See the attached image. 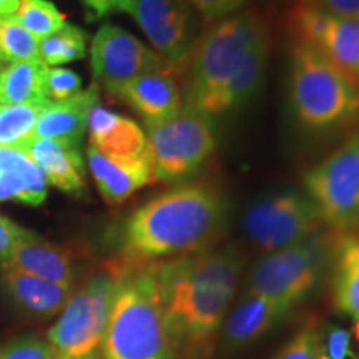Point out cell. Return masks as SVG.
Here are the masks:
<instances>
[{"instance_id":"8","label":"cell","mask_w":359,"mask_h":359,"mask_svg":"<svg viewBox=\"0 0 359 359\" xmlns=\"http://www.w3.org/2000/svg\"><path fill=\"white\" fill-rule=\"evenodd\" d=\"M145 127L156 182H188L217 148L212 120L187 103L172 118Z\"/></svg>"},{"instance_id":"31","label":"cell","mask_w":359,"mask_h":359,"mask_svg":"<svg viewBox=\"0 0 359 359\" xmlns=\"http://www.w3.org/2000/svg\"><path fill=\"white\" fill-rule=\"evenodd\" d=\"M82 79L75 72L67 69H47L45 74V97L50 103L65 102L82 92Z\"/></svg>"},{"instance_id":"2","label":"cell","mask_w":359,"mask_h":359,"mask_svg":"<svg viewBox=\"0 0 359 359\" xmlns=\"http://www.w3.org/2000/svg\"><path fill=\"white\" fill-rule=\"evenodd\" d=\"M226 213V196L217 183H177L127 218L120 258L156 263L213 248L224 230Z\"/></svg>"},{"instance_id":"36","label":"cell","mask_w":359,"mask_h":359,"mask_svg":"<svg viewBox=\"0 0 359 359\" xmlns=\"http://www.w3.org/2000/svg\"><path fill=\"white\" fill-rule=\"evenodd\" d=\"M83 2L97 17H103L114 11H123L127 0H83Z\"/></svg>"},{"instance_id":"22","label":"cell","mask_w":359,"mask_h":359,"mask_svg":"<svg viewBox=\"0 0 359 359\" xmlns=\"http://www.w3.org/2000/svg\"><path fill=\"white\" fill-rule=\"evenodd\" d=\"M97 103L98 88L95 85L69 100L50 103L40 114L32 138H50L80 147L88 127L90 111Z\"/></svg>"},{"instance_id":"17","label":"cell","mask_w":359,"mask_h":359,"mask_svg":"<svg viewBox=\"0 0 359 359\" xmlns=\"http://www.w3.org/2000/svg\"><path fill=\"white\" fill-rule=\"evenodd\" d=\"M75 253L69 246L50 243L32 233L12 251L4 268H13L43 280L74 286Z\"/></svg>"},{"instance_id":"6","label":"cell","mask_w":359,"mask_h":359,"mask_svg":"<svg viewBox=\"0 0 359 359\" xmlns=\"http://www.w3.org/2000/svg\"><path fill=\"white\" fill-rule=\"evenodd\" d=\"M123 269L122 258L109 259L98 264L79 290H74L47 334L53 358L82 359L100 351Z\"/></svg>"},{"instance_id":"24","label":"cell","mask_w":359,"mask_h":359,"mask_svg":"<svg viewBox=\"0 0 359 359\" xmlns=\"http://www.w3.org/2000/svg\"><path fill=\"white\" fill-rule=\"evenodd\" d=\"M0 180L13 200L39 206L47 198L48 183L42 168L19 148H0Z\"/></svg>"},{"instance_id":"41","label":"cell","mask_w":359,"mask_h":359,"mask_svg":"<svg viewBox=\"0 0 359 359\" xmlns=\"http://www.w3.org/2000/svg\"><path fill=\"white\" fill-rule=\"evenodd\" d=\"M353 359H359V358H356V356H354V358H353Z\"/></svg>"},{"instance_id":"37","label":"cell","mask_w":359,"mask_h":359,"mask_svg":"<svg viewBox=\"0 0 359 359\" xmlns=\"http://www.w3.org/2000/svg\"><path fill=\"white\" fill-rule=\"evenodd\" d=\"M19 4L20 0H0V15H13L17 12V8H19Z\"/></svg>"},{"instance_id":"39","label":"cell","mask_w":359,"mask_h":359,"mask_svg":"<svg viewBox=\"0 0 359 359\" xmlns=\"http://www.w3.org/2000/svg\"><path fill=\"white\" fill-rule=\"evenodd\" d=\"M354 338H356V343L359 344V321H356V325H354Z\"/></svg>"},{"instance_id":"12","label":"cell","mask_w":359,"mask_h":359,"mask_svg":"<svg viewBox=\"0 0 359 359\" xmlns=\"http://www.w3.org/2000/svg\"><path fill=\"white\" fill-rule=\"evenodd\" d=\"M286 22L296 42L311 45L359 83V22L330 15L309 0H294Z\"/></svg>"},{"instance_id":"10","label":"cell","mask_w":359,"mask_h":359,"mask_svg":"<svg viewBox=\"0 0 359 359\" xmlns=\"http://www.w3.org/2000/svg\"><path fill=\"white\" fill-rule=\"evenodd\" d=\"M241 228L250 243L268 255L318 235L325 224L308 195L280 191L251 203Z\"/></svg>"},{"instance_id":"23","label":"cell","mask_w":359,"mask_h":359,"mask_svg":"<svg viewBox=\"0 0 359 359\" xmlns=\"http://www.w3.org/2000/svg\"><path fill=\"white\" fill-rule=\"evenodd\" d=\"M330 264L334 308L356 323L359 321V233L334 236Z\"/></svg>"},{"instance_id":"28","label":"cell","mask_w":359,"mask_h":359,"mask_svg":"<svg viewBox=\"0 0 359 359\" xmlns=\"http://www.w3.org/2000/svg\"><path fill=\"white\" fill-rule=\"evenodd\" d=\"M0 58L12 64L40 58L39 39L13 15L0 17Z\"/></svg>"},{"instance_id":"30","label":"cell","mask_w":359,"mask_h":359,"mask_svg":"<svg viewBox=\"0 0 359 359\" xmlns=\"http://www.w3.org/2000/svg\"><path fill=\"white\" fill-rule=\"evenodd\" d=\"M273 359H321V325L308 320Z\"/></svg>"},{"instance_id":"32","label":"cell","mask_w":359,"mask_h":359,"mask_svg":"<svg viewBox=\"0 0 359 359\" xmlns=\"http://www.w3.org/2000/svg\"><path fill=\"white\" fill-rule=\"evenodd\" d=\"M0 359H55L47 339L19 336L0 344Z\"/></svg>"},{"instance_id":"14","label":"cell","mask_w":359,"mask_h":359,"mask_svg":"<svg viewBox=\"0 0 359 359\" xmlns=\"http://www.w3.org/2000/svg\"><path fill=\"white\" fill-rule=\"evenodd\" d=\"M290 311L263 296L246 291L243 298L230 308L219 334V346L224 356L236 354L275 331Z\"/></svg>"},{"instance_id":"38","label":"cell","mask_w":359,"mask_h":359,"mask_svg":"<svg viewBox=\"0 0 359 359\" xmlns=\"http://www.w3.org/2000/svg\"><path fill=\"white\" fill-rule=\"evenodd\" d=\"M4 200H12V193L11 190H8V187L6 185V183L0 180V201Z\"/></svg>"},{"instance_id":"9","label":"cell","mask_w":359,"mask_h":359,"mask_svg":"<svg viewBox=\"0 0 359 359\" xmlns=\"http://www.w3.org/2000/svg\"><path fill=\"white\" fill-rule=\"evenodd\" d=\"M308 198L334 235L359 233V130L303 177Z\"/></svg>"},{"instance_id":"40","label":"cell","mask_w":359,"mask_h":359,"mask_svg":"<svg viewBox=\"0 0 359 359\" xmlns=\"http://www.w3.org/2000/svg\"><path fill=\"white\" fill-rule=\"evenodd\" d=\"M82 359H102V358H100V351L90 354V356H85V358H82Z\"/></svg>"},{"instance_id":"25","label":"cell","mask_w":359,"mask_h":359,"mask_svg":"<svg viewBox=\"0 0 359 359\" xmlns=\"http://www.w3.org/2000/svg\"><path fill=\"white\" fill-rule=\"evenodd\" d=\"M47 69L35 58L15 62L0 72V105H50L43 90Z\"/></svg>"},{"instance_id":"34","label":"cell","mask_w":359,"mask_h":359,"mask_svg":"<svg viewBox=\"0 0 359 359\" xmlns=\"http://www.w3.org/2000/svg\"><path fill=\"white\" fill-rule=\"evenodd\" d=\"M32 233L0 215V264L6 263L12 251Z\"/></svg>"},{"instance_id":"3","label":"cell","mask_w":359,"mask_h":359,"mask_svg":"<svg viewBox=\"0 0 359 359\" xmlns=\"http://www.w3.org/2000/svg\"><path fill=\"white\" fill-rule=\"evenodd\" d=\"M123 262L100 358L177 359L165 326L154 263Z\"/></svg>"},{"instance_id":"1","label":"cell","mask_w":359,"mask_h":359,"mask_svg":"<svg viewBox=\"0 0 359 359\" xmlns=\"http://www.w3.org/2000/svg\"><path fill=\"white\" fill-rule=\"evenodd\" d=\"M165 326L177 359H213L240 286L243 259L233 246L154 263Z\"/></svg>"},{"instance_id":"27","label":"cell","mask_w":359,"mask_h":359,"mask_svg":"<svg viewBox=\"0 0 359 359\" xmlns=\"http://www.w3.org/2000/svg\"><path fill=\"white\" fill-rule=\"evenodd\" d=\"M47 105H0V148H19L34 135Z\"/></svg>"},{"instance_id":"42","label":"cell","mask_w":359,"mask_h":359,"mask_svg":"<svg viewBox=\"0 0 359 359\" xmlns=\"http://www.w3.org/2000/svg\"><path fill=\"white\" fill-rule=\"evenodd\" d=\"M0 17H2V15H0Z\"/></svg>"},{"instance_id":"18","label":"cell","mask_w":359,"mask_h":359,"mask_svg":"<svg viewBox=\"0 0 359 359\" xmlns=\"http://www.w3.org/2000/svg\"><path fill=\"white\" fill-rule=\"evenodd\" d=\"M2 285L11 302L20 311L40 320L62 313L74 293V286L43 280L13 268H4Z\"/></svg>"},{"instance_id":"33","label":"cell","mask_w":359,"mask_h":359,"mask_svg":"<svg viewBox=\"0 0 359 359\" xmlns=\"http://www.w3.org/2000/svg\"><path fill=\"white\" fill-rule=\"evenodd\" d=\"M200 20L212 24L241 12L248 0H185Z\"/></svg>"},{"instance_id":"11","label":"cell","mask_w":359,"mask_h":359,"mask_svg":"<svg viewBox=\"0 0 359 359\" xmlns=\"http://www.w3.org/2000/svg\"><path fill=\"white\" fill-rule=\"evenodd\" d=\"M123 12L137 20L155 52L178 75L200 35V17L185 0H127Z\"/></svg>"},{"instance_id":"13","label":"cell","mask_w":359,"mask_h":359,"mask_svg":"<svg viewBox=\"0 0 359 359\" xmlns=\"http://www.w3.org/2000/svg\"><path fill=\"white\" fill-rule=\"evenodd\" d=\"M90 57L95 79L114 95L125 83L147 72L173 67L137 37L114 24L98 29L92 40Z\"/></svg>"},{"instance_id":"15","label":"cell","mask_w":359,"mask_h":359,"mask_svg":"<svg viewBox=\"0 0 359 359\" xmlns=\"http://www.w3.org/2000/svg\"><path fill=\"white\" fill-rule=\"evenodd\" d=\"M177 77L173 67L147 72L125 83L116 97L132 107L145 123L161 122L177 115L185 103Z\"/></svg>"},{"instance_id":"35","label":"cell","mask_w":359,"mask_h":359,"mask_svg":"<svg viewBox=\"0 0 359 359\" xmlns=\"http://www.w3.org/2000/svg\"><path fill=\"white\" fill-rule=\"evenodd\" d=\"M309 2L333 17L359 22V0H309Z\"/></svg>"},{"instance_id":"5","label":"cell","mask_w":359,"mask_h":359,"mask_svg":"<svg viewBox=\"0 0 359 359\" xmlns=\"http://www.w3.org/2000/svg\"><path fill=\"white\" fill-rule=\"evenodd\" d=\"M266 35L262 13L250 8L206 25L180 70L185 77L187 105L205 115L238 62Z\"/></svg>"},{"instance_id":"29","label":"cell","mask_w":359,"mask_h":359,"mask_svg":"<svg viewBox=\"0 0 359 359\" xmlns=\"http://www.w3.org/2000/svg\"><path fill=\"white\" fill-rule=\"evenodd\" d=\"M13 17L39 40L58 32L67 25L64 13L47 0H20Z\"/></svg>"},{"instance_id":"21","label":"cell","mask_w":359,"mask_h":359,"mask_svg":"<svg viewBox=\"0 0 359 359\" xmlns=\"http://www.w3.org/2000/svg\"><path fill=\"white\" fill-rule=\"evenodd\" d=\"M268 53L269 35L251 45L243 58L238 62L235 70L231 72V75L224 82L218 95L213 98L212 105L206 110V118L212 120L217 118V116L230 114V111H235L257 93L264 77Z\"/></svg>"},{"instance_id":"7","label":"cell","mask_w":359,"mask_h":359,"mask_svg":"<svg viewBox=\"0 0 359 359\" xmlns=\"http://www.w3.org/2000/svg\"><path fill=\"white\" fill-rule=\"evenodd\" d=\"M334 236L323 230L302 243L264 255L250 273L246 291L293 313L320 288L331 263Z\"/></svg>"},{"instance_id":"20","label":"cell","mask_w":359,"mask_h":359,"mask_svg":"<svg viewBox=\"0 0 359 359\" xmlns=\"http://www.w3.org/2000/svg\"><path fill=\"white\" fill-rule=\"evenodd\" d=\"M90 147L103 155L138 158L148 155L147 135L133 120L97 103L88 116Z\"/></svg>"},{"instance_id":"19","label":"cell","mask_w":359,"mask_h":359,"mask_svg":"<svg viewBox=\"0 0 359 359\" xmlns=\"http://www.w3.org/2000/svg\"><path fill=\"white\" fill-rule=\"evenodd\" d=\"M19 150L42 168L48 185L69 193L82 191L85 188V168L80 147L50 138H30L19 147Z\"/></svg>"},{"instance_id":"4","label":"cell","mask_w":359,"mask_h":359,"mask_svg":"<svg viewBox=\"0 0 359 359\" xmlns=\"http://www.w3.org/2000/svg\"><path fill=\"white\" fill-rule=\"evenodd\" d=\"M290 105L296 122L309 133L359 127V83L302 42L291 47Z\"/></svg>"},{"instance_id":"16","label":"cell","mask_w":359,"mask_h":359,"mask_svg":"<svg viewBox=\"0 0 359 359\" xmlns=\"http://www.w3.org/2000/svg\"><path fill=\"white\" fill-rule=\"evenodd\" d=\"M87 160L102 198L110 205L123 203L135 191L156 182L150 154L138 158H125L103 155L88 147Z\"/></svg>"},{"instance_id":"26","label":"cell","mask_w":359,"mask_h":359,"mask_svg":"<svg viewBox=\"0 0 359 359\" xmlns=\"http://www.w3.org/2000/svg\"><path fill=\"white\" fill-rule=\"evenodd\" d=\"M87 52V34L67 24L58 32L39 40V57L45 65H62L79 60Z\"/></svg>"}]
</instances>
